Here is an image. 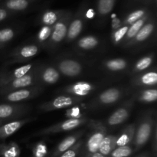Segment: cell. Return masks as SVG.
Returning <instances> with one entry per match:
<instances>
[{
    "mask_svg": "<svg viewBox=\"0 0 157 157\" xmlns=\"http://www.w3.org/2000/svg\"><path fill=\"white\" fill-rule=\"evenodd\" d=\"M87 127L89 129V133L84 140L78 157H87L98 153L103 138L108 133L104 121L89 120Z\"/></svg>",
    "mask_w": 157,
    "mask_h": 157,
    "instance_id": "obj_1",
    "label": "cell"
},
{
    "mask_svg": "<svg viewBox=\"0 0 157 157\" xmlns=\"http://www.w3.org/2000/svg\"><path fill=\"white\" fill-rule=\"evenodd\" d=\"M156 122V115L153 110H149L144 113L136 124L135 136L132 147L135 152L141 150L151 139L153 127Z\"/></svg>",
    "mask_w": 157,
    "mask_h": 157,
    "instance_id": "obj_2",
    "label": "cell"
},
{
    "mask_svg": "<svg viewBox=\"0 0 157 157\" xmlns=\"http://www.w3.org/2000/svg\"><path fill=\"white\" fill-rule=\"evenodd\" d=\"M130 89L125 87H113L103 90L95 96L88 104V108L93 110L115 105L130 94Z\"/></svg>",
    "mask_w": 157,
    "mask_h": 157,
    "instance_id": "obj_3",
    "label": "cell"
},
{
    "mask_svg": "<svg viewBox=\"0 0 157 157\" xmlns=\"http://www.w3.org/2000/svg\"><path fill=\"white\" fill-rule=\"evenodd\" d=\"M72 16H73V12L71 11L67 10L61 19L52 26V35L46 45V48L48 50L53 52L63 41H65L69 23Z\"/></svg>",
    "mask_w": 157,
    "mask_h": 157,
    "instance_id": "obj_4",
    "label": "cell"
},
{
    "mask_svg": "<svg viewBox=\"0 0 157 157\" xmlns=\"http://www.w3.org/2000/svg\"><path fill=\"white\" fill-rule=\"evenodd\" d=\"M87 9V3L83 2L82 4L79 6L75 13H73L71 19L68 25L67 36L65 38V42L70 43L76 40L79 37L85 25L86 18L85 14Z\"/></svg>",
    "mask_w": 157,
    "mask_h": 157,
    "instance_id": "obj_5",
    "label": "cell"
},
{
    "mask_svg": "<svg viewBox=\"0 0 157 157\" xmlns=\"http://www.w3.org/2000/svg\"><path fill=\"white\" fill-rule=\"evenodd\" d=\"M39 49L40 47L37 44H26L18 46L8 54L6 65L28 62L38 55Z\"/></svg>",
    "mask_w": 157,
    "mask_h": 157,
    "instance_id": "obj_6",
    "label": "cell"
},
{
    "mask_svg": "<svg viewBox=\"0 0 157 157\" xmlns=\"http://www.w3.org/2000/svg\"><path fill=\"white\" fill-rule=\"evenodd\" d=\"M88 121L89 119L87 117H84L81 119H66L58 124L38 130V132L34 133L32 136H47V135H53L62 132L71 131L85 125Z\"/></svg>",
    "mask_w": 157,
    "mask_h": 157,
    "instance_id": "obj_7",
    "label": "cell"
},
{
    "mask_svg": "<svg viewBox=\"0 0 157 157\" xmlns=\"http://www.w3.org/2000/svg\"><path fill=\"white\" fill-rule=\"evenodd\" d=\"M135 101L133 96L124 101L121 107H118L116 110L113 112L104 121L106 127H117L125 123L130 117L133 107H134Z\"/></svg>",
    "mask_w": 157,
    "mask_h": 157,
    "instance_id": "obj_8",
    "label": "cell"
},
{
    "mask_svg": "<svg viewBox=\"0 0 157 157\" xmlns=\"http://www.w3.org/2000/svg\"><path fill=\"white\" fill-rule=\"evenodd\" d=\"M84 99L68 94L58 95L53 99L40 104L38 106V110L41 112H51L63 110L72 106L78 105Z\"/></svg>",
    "mask_w": 157,
    "mask_h": 157,
    "instance_id": "obj_9",
    "label": "cell"
},
{
    "mask_svg": "<svg viewBox=\"0 0 157 157\" xmlns=\"http://www.w3.org/2000/svg\"><path fill=\"white\" fill-rule=\"evenodd\" d=\"M30 111V106L22 103H3L0 104V120L5 122L19 120Z\"/></svg>",
    "mask_w": 157,
    "mask_h": 157,
    "instance_id": "obj_10",
    "label": "cell"
},
{
    "mask_svg": "<svg viewBox=\"0 0 157 157\" xmlns=\"http://www.w3.org/2000/svg\"><path fill=\"white\" fill-rule=\"evenodd\" d=\"M44 87L41 85H35L25 88L12 90L2 94V98L9 103H22L24 101L33 99L42 93Z\"/></svg>",
    "mask_w": 157,
    "mask_h": 157,
    "instance_id": "obj_11",
    "label": "cell"
},
{
    "mask_svg": "<svg viewBox=\"0 0 157 157\" xmlns=\"http://www.w3.org/2000/svg\"><path fill=\"white\" fill-rule=\"evenodd\" d=\"M61 75L67 78H77L81 76L84 70V66L80 61L70 58H60L55 61Z\"/></svg>",
    "mask_w": 157,
    "mask_h": 157,
    "instance_id": "obj_12",
    "label": "cell"
},
{
    "mask_svg": "<svg viewBox=\"0 0 157 157\" xmlns=\"http://www.w3.org/2000/svg\"><path fill=\"white\" fill-rule=\"evenodd\" d=\"M38 64H37L36 67L32 69L27 75H24L18 79L13 80V81L4 84L3 86H1L0 87V95L12 91V90L38 85V78H37V69H38Z\"/></svg>",
    "mask_w": 157,
    "mask_h": 157,
    "instance_id": "obj_13",
    "label": "cell"
},
{
    "mask_svg": "<svg viewBox=\"0 0 157 157\" xmlns=\"http://www.w3.org/2000/svg\"><path fill=\"white\" fill-rule=\"evenodd\" d=\"M61 74L57 67L52 64H38L37 69V78L38 85L51 86L60 81Z\"/></svg>",
    "mask_w": 157,
    "mask_h": 157,
    "instance_id": "obj_14",
    "label": "cell"
},
{
    "mask_svg": "<svg viewBox=\"0 0 157 157\" xmlns=\"http://www.w3.org/2000/svg\"><path fill=\"white\" fill-rule=\"evenodd\" d=\"M98 85L88 81H78L66 86L61 89L64 94L71 95L76 98L84 99L95 91Z\"/></svg>",
    "mask_w": 157,
    "mask_h": 157,
    "instance_id": "obj_15",
    "label": "cell"
},
{
    "mask_svg": "<svg viewBox=\"0 0 157 157\" xmlns=\"http://www.w3.org/2000/svg\"><path fill=\"white\" fill-rule=\"evenodd\" d=\"M157 84V72L156 68L146 71L143 73L133 75L130 80V85L137 88L156 87Z\"/></svg>",
    "mask_w": 157,
    "mask_h": 157,
    "instance_id": "obj_16",
    "label": "cell"
},
{
    "mask_svg": "<svg viewBox=\"0 0 157 157\" xmlns=\"http://www.w3.org/2000/svg\"><path fill=\"white\" fill-rule=\"evenodd\" d=\"M156 29V20L153 17H150V19L146 22V24L140 29V30L137 32L134 38L130 40L129 42L124 44L123 47L125 48L137 46L142 44L144 41H147L150 37L153 35V32Z\"/></svg>",
    "mask_w": 157,
    "mask_h": 157,
    "instance_id": "obj_17",
    "label": "cell"
},
{
    "mask_svg": "<svg viewBox=\"0 0 157 157\" xmlns=\"http://www.w3.org/2000/svg\"><path fill=\"white\" fill-rule=\"evenodd\" d=\"M38 63H28L23 65L17 67L12 70L2 71L0 72V87L4 84L18 79L24 75H27L37 66Z\"/></svg>",
    "mask_w": 157,
    "mask_h": 157,
    "instance_id": "obj_18",
    "label": "cell"
},
{
    "mask_svg": "<svg viewBox=\"0 0 157 157\" xmlns=\"http://www.w3.org/2000/svg\"><path fill=\"white\" fill-rule=\"evenodd\" d=\"M35 117H25L6 122L0 126V140H5L16 133L25 124L36 121Z\"/></svg>",
    "mask_w": 157,
    "mask_h": 157,
    "instance_id": "obj_19",
    "label": "cell"
},
{
    "mask_svg": "<svg viewBox=\"0 0 157 157\" xmlns=\"http://www.w3.org/2000/svg\"><path fill=\"white\" fill-rule=\"evenodd\" d=\"M86 129H81L78 130V131L71 133L66 136L64 139H63L59 144L57 145L56 148L52 153L51 157H58L61 154L70 149L71 147H73L79 140L82 138V136L85 134Z\"/></svg>",
    "mask_w": 157,
    "mask_h": 157,
    "instance_id": "obj_20",
    "label": "cell"
},
{
    "mask_svg": "<svg viewBox=\"0 0 157 157\" xmlns=\"http://www.w3.org/2000/svg\"><path fill=\"white\" fill-rule=\"evenodd\" d=\"M103 68L110 73H122L130 68L128 60L123 58H115L104 60L102 62Z\"/></svg>",
    "mask_w": 157,
    "mask_h": 157,
    "instance_id": "obj_21",
    "label": "cell"
},
{
    "mask_svg": "<svg viewBox=\"0 0 157 157\" xmlns=\"http://www.w3.org/2000/svg\"><path fill=\"white\" fill-rule=\"evenodd\" d=\"M65 9H47L41 12L38 18V22L41 25L53 26L65 14Z\"/></svg>",
    "mask_w": 157,
    "mask_h": 157,
    "instance_id": "obj_22",
    "label": "cell"
},
{
    "mask_svg": "<svg viewBox=\"0 0 157 157\" xmlns=\"http://www.w3.org/2000/svg\"><path fill=\"white\" fill-rule=\"evenodd\" d=\"M136 130V123L130 124L126 126L121 133L117 135L116 147H124V146L132 145L135 136Z\"/></svg>",
    "mask_w": 157,
    "mask_h": 157,
    "instance_id": "obj_23",
    "label": "cell"
},
{
    "mask_svg": "<svg viewBox=\"0 0 157 157\" xmlns=\"http://www.w3.org/2000/svg\"><path fill=\"white\" fill-rule=\"evenodd\" d=\"M155 61V54L153 52L144 55L136 61L131 68V75H136L150 70Z\"/></svg>",
    "mask_w": 157,
    "mask_h": 157,
    "instance_id": "obj_24",
    "label": "cell"
},
{
    "mask_svg": "<svg viewBox=\"0 0 157 157\" xmlns=\"http://www.w3.org/2000/svg\"><path fill=\"white\" fill-rule=\"evenodd\" d=\"M100 44L99 38L94 35H85L80 38L75 43L77 50L81 52H90L96 49Z\"/></svg>",
    "mask_w": 157,
    "mask_h": 157,
    "instance_id": "obj_25",
    "label": "cell"
},
{
    "mask_svg": "<svg viewBox=\"0 0 157 157\" xmlns=\"http://www.w3.org/2000/svg\"><path fill=\"white\" fill-rule=\"evenodd\" d=\"M136 102L142 104H149L155 103L157 100V90L156 87H150V88H143L138 90L133 95Z\"/></svg>",
    "mask_w": 157,
    "mask_h": 157,
    "instance_id": "obj_26",
    "label": "cell"
},
{
    "mask_svg": "<svg viewBox=\"0 0 157 157\" xmlns=\"http://www.w3.org/2000/svg\"><path fill=\"white\" fill-rule=\"evenodd\" d=\"M151 17V13H148L147 15H146L145 16L143 17L142 18L139 19L138 21H136V22H134L133 24H132L131 25L129 26L128 30H127V33H126L125 36H124V39H123L122 42H121V45L124 46V44H127V42L130 41L131 39H133L134 38L135 35L137 34V32L140 30L141 28L146 24L147 21Z\"/></svg>",
    "mask_w": 157,
    "mask_h": 157,
    "instance_id": "obj_27",
    "label": "cell"
},
{
    "mask_svg": "<svg viewBox=\"0 0 157 157\" xmlns=\"http://www.w3.org/2000/svg\"><path fill=\"white\" fill-rule=\"evenodd\" d=\"M35 1L36 0H5L2 8L12 12H23Z\"/></svg>",
    "mask_w": 157,
    "mask_h": 157,
    "instance_id": "obj_28",
    "label": "cell"
},
{
    "mask_svg": "<svg viewBox=\"0 0 157 157\" xmlns=\"http://www.w3.org/2000/svg\"><path fill=\"white\" fill-rule=\"evenodd\" d=\"M117 0H98L97 2V15L101 21L106 19L111 13L116 4Z\"/></svg>",
    "mask_w": 157,
    "mask_h": 157,
    "instance_id": "obj_29",
    "label": "cell"
},
{
    "mask_svg": "<svg viewBox=\"0 0 157 157\" xmlns=\"http://www.w3.org/2000/svg\"><path fill=\"white\" fill-rule=\"evenodd\" d=\"M116 141L117 135L107 133L101 141L98 153L104 156H108L110 154V153L117 147Z\"/></svg>",
    "mask_w": 157,
    "mask_h": 157,
    "instance_id": "obj_30",
    "label": "cell"
},
{
    "mask_svg": "<svg viewBox=\"0 0 157 157\" xmlns=\"http://www.w3.org/2000/svg\"><path fill=\"white\" fill-rule=\"evenodd\" d=\"M150 12V10L147 7L140 8V9H136V10L133 11L130 13H129L128 15H126L123 18V20H121V24H122V25L125 26L131 25L132 24H133L136 21L142 18L143 17H144Z\"/></svg>",
    "mask_w": 157,
    "mask_h": 157,
    "instance_id": "obj_31",
    "label": "cell"
},
{
    "mask_svg": "<svg viewBox=\"0 0 157 157\" xmlns=\"http://www.w3.org/2000/svg\"><path fill=\"white\" fill-rule=\"evenodd\" d=\"M20 153L21 150L16 143L0 144V156L2 157H19Z\"/></svg>",
    "mask_w": 157,
    "mask_h": 157,
    "instance_id": "obj_32",
    "label": "cell"
},
{
    "mask_svg": "<svg viewBox=\"0 0 157 157\" xmlns=\"http://www.w3.org/2000/svg\"><path fill=\"white\" fill-rule=\"evenodd\" d=\"M52 32V26L41 25L39 31L37 33L36 41L38 42V45L41 47L46 48L48 42L50 39L51 35Z\"/></svg>",
    "mask_w": 157,
    "mask_h": 157,
    "instance_id": "obj_33",
    "label": "cell"
},
{
    "mask_svg": "<svg viewBox=\"0 0 157 157\" xmlns=\"http://www.w3.org/2000/svg\"><path fill=\"white\" fill-rule=\"evenodd\" d=\"M16 30L13 28H5L0 29V46L4 47L15 37Z\"/></svg>",
    "mask_w": 157,
    "mask_h": 157,
    "instance_id": "obj_34",
    "label": "cell"
},
{
    "mask_svg": "<svg viewBox=\"0 0 157 157\" xmlns=\"http://www.w3.org/2000/svg\"><path fill=\"white\" fill-rule=\"evenodd\" d=\"M133 153H135V151L132 145L116 147L107 157H130Z\"/></svg>",
    "mask_w": 157,
    "mask_h": 157,
    "instance_id": "obj_35",
    "label": "cell"
},
{
    "mask_svg": "<svg viewBox=\"0 0 157 157\" xmlns=\"http://www.w3.org/2000/svg\"><path fill=\"white\" fill-rule=\"evenodd\" d=\"M128 28L129 26L122 25L119 29L112 31L111 41L114 45H119L121 44L127 30H128Z\"/></svg>",
    "mask_w": 157,
    "mask_h": 157,
    "instance_id": "obj_36",
    "label": "cell"
},
{
    "mask_svg": "<svg viewBox=\"0 0 157 157\" xmlns=\"http://www.w3.org/2000/svg\"><path fill=\"white\" fill-rule=\"evenodd\" d=\"M32 157H46L48 153V149L44 141H39L32 147Z\"/></svg>",
    "mask_w": 157,
    "mask_h": 157,
    "instance_id": "obj_37",
    "label": "cell"
},
{
    "mask_svg": "<svg viewBox=\"0 0 157 157\" xmlns=\"http://www.w3.org/2000/svg\"><path fill=\"white\" fill-rule=\"evenodd\" d=\"M64 115L67 119H81V118L86 117L82 110L77 105L67 108Z\"/></svg>",
    "mask_w": 157,
    "mask_h": 157,
    "instance_id": "obj_38",
    "label": "cell"
},
{
    "mask_svg": "<svg viewBox=\"0 0 157 157\" xmlns=\"http://www.w3.org/2000/svg\"><path fill=\"white\" fill-rule=\"evenodd\" d=\"M83 143H84V140H79L73 147H71L67 150H66L64 153H63L62 154L60 155L58 157H78L80 152H81Z\"/></svg>",
    "mask_w": 157,
    "mask_h": 157,
    "instance_id": "obj_39",
    "label": "cell"
},
{
    "mask_svg": "<svg viewBox=\"0 0 157 157\" xmlns=\"http://www.w3.org/2000/svg\"><path fill=\"white\" fill-rule=\"evenodd\" d=\"M151 145H152V155L153 157H156L157 154V121L155 123L153 127V133L151 136Z\"/></svg>",
    "mask_w": 157,
    "mask_h": 157,
    "instance_id": "obj_40",
    "label": "cell"
},
{
    "mask_svg": "<svg viewBox=\"0 0 157 157\" xmlns=\"http://www.w3.org/2000/svg\"><path fill=\"white\" fill-rule=\"evenodd\" d=\"M13 12H10V11H8L7 9H3V8H0V22L4 20H6V18H9Z\"/></svg>",
    "mask_w": 157,
    "mask_h": 157,
    "instance_id": "obj_41",
    "label": "cell"
},
{
    "mask_svg": "<svg viewBox=\"0 0 157 157\" xmlns=\"http://www.w3.org/2000/svg\"><path fill=\"white\" fill-rule=\"evenodd\" d=\"M122 26L121 24V20L118 18H114L112 21V31L116 30V29H119L120 27Z\"/></svg>",
    "mask_w": 157,
    "mask_h": 157,
    "instance_id": "obj_42",
    "label": "cell"
},
{
    "mask_svg": "<svg viewBox=\"0 0 157 157\" xmlns=\"http://www.w3.org/2000/svg\"><path fill=\"white\" fill-rule=\"evenodd\" d=\"M136 157H150V154L149 152H145V153H141V154H140L139 156H137Z\"/></svg>",
    "mask_w": 157,
    "mask_h": 157,
    "instance_id": "obj_43",
    "label": "cell"
},
{
    "mask_svg": "<svg viewBox=\"0 0 157 157\" xmlns=\"http://www.w3.org/2000/svg\"><path fill=\"white\" fill-rule=\"evenodd\" d=\"M139 2H141L143 3H145V4H149V3L152 2L153 0H138Z\"/></svg>",
    "mask_w": 157,
    "mask_h": 157,
    "instance_id": "obj_44",
    "label": "cell"
},
{
    "mask_svg": "<svg viewBox=\"0 0 157 157\" xmlns=\"http://www.w3.org/2000/svg\"><path fill=\"white\" fill-rule=\"evenodd\" d=\"M4 123H6V122H5V121H2V120H0V126L2 125V124H4Z\"/></svg>",
    "mask_w": 157,
    "mask_h": 157,
    "instance_id": "obj_45",
    "label": "cell"
},
{
    "mask_svg": "<svg viewBox=\"0 0 157 157\" xmlns=\"http://www.w3.org/2000/svg\"><path fill=\"white\" fill-rule=\"evenodd\" d=\"M2 48H3V47H2V46H0V49H2Z\"/></svg>",
    "mask_w": 157,
    "mask_h": 157,
    "instance_id": "obj_46",
    "label": "cell"
}]
</instances>
